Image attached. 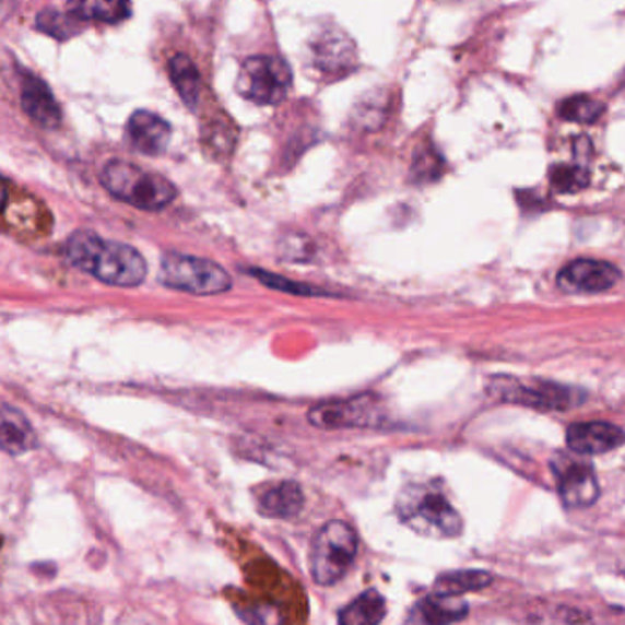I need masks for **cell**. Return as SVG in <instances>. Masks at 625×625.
I'll use <instances>...</instances> for the list:
<instances>
[{"label": "cell", "mask_w": 625, "mask_h": 625, "mask_svg": "<svg viewBox=\"0 0 625 625\" xmlns=\"http://www.w3.org/2000/svg\"><path fill=\"white\" fill-rule=\"evenodd\" d=\"M68 260L105 284L140 285L146 276L145 258L132 246L105 240L92 231H78L67 241Z\"/></svg>", "instance_id": "6da1fadb"}, {"label": "cell", "mask_w": 625, "mask_h": 625, "mask_svg": "<svg viewBox=\"0 0 625 625\" xmlns=\"http://www.w3.org/2000/svg\"><path fill=\"white\" fill-rule=\"evenodd\" d=\"M397 514L404 526L421 536L445 540L463 531V519L441 491L431 485H410L397 497Z\"/></svg>", "instance_id": "7a4b0ae2"}, {"label": "cell", "mask_w": 625, "mask_h": 625, "mask_svg": "<svg viewBox=\"0 0 625 625\" xmlns=\"http://www.w3.org/2000/svg\"><path fill=\"white\" fill-rule=\"evenodd\" d=\"M101 184L114 198L143 211H157L176 198V187L165 176L123 160L107 163L101 173Z\"/></svg>", "instance_id": "3957f363"}, {"label": "cell", "mask_w": 625, "mask_h": 625, "mask_svg": "<svg viewBox=\"0 0 625 625\" xmlns=\"http://www.w3.org/2000/svg\"><path fill=\"white\" fill-rule=\"evenodd\" d=\"M358 540L352 527L333 519L312 540L311 575L319 586L341 580L357 556Z\"/></svg>", "instance_id": "277c9868"}, {"label": "cell", "mask_w": 625, "mask_h": 625, "mask_svg": "<svg viewBox=\"0 0 625 625\" xmlns=\"http://www.w3.org/2000/svg\"><path fill=\"white\" fill-rule=\"evenodd\" d=\"M160 280L173 290L192 295H219L231 290V274L219 263L205 258L168 252L162 260Z\"/></svg>", "instance_id": "5b68a950"}, {"label": "cell", "mask_w": 625, "mask_h": 625, "mask_svg": "<svg viewBox=\"0 0 625 625\" xmlns=\"http://www.w3.org/2000/svg\"><path fill=\"white\" fill-rule=\"evenodd\" d=\"M293 72L279 57L252 56L241 62L236 90L257 105H279L290 94Z\"/></svg>", "instance_id": "8992f818"}, {"label": "cell", "mask_w": 625, "mask_h": 625, "mask_svg": "<svg viewBox=\"0 0 625 625\" xmlns=\"http://www.w3.org/2000/svg\"><path fill=\"white\" fill-rule=\"evenodd\" d=\"M488 390L492 396L502 399L503 402L526 404V406L538 408V410H569L580 404L583 399L581 391L556 385V382L540 380L536 385H523L508 377L494 380Z\"/></svg>", "instance_id": "52a82bcc"}, {"label": "cell", "mask_w": 625, "mask_h": 625, "mask_svg": "<svg viewBox=\"0 0 625 625\" xmlns=\"http://www.w3.org/2000/svg\"><path fill=\"white\" fill-rule=\"evenodd\" d=\"M382 420L379 399L361 396L350 401L326 402L312 408L309 423L319 428H366L379 425Z\"/></svg>", "instance_id": "ba28073f"}, {"label": "cell", "mask_w": 625, "mask_h": 625, "mask_svg": "<svg viewBox=\"0 0 625 625\" xmlns=\"http://www.w3.org/2000/svg\"><path fill=\"white\" fill-rule=\"evenodd\" d=\"M618 268L613 263L580 258L567 263L558 274V285L569 293H600L618 284Z\"/></svg>", "instance_id": "9c48e42d"}, {"label": "cell", "mask_w": 625, "mask_h": 625, "mask_svg": "<svg viewBox=\"0 0 625 625\" xmlns=\"http://www.w3.org/2000/svg\"><path fill=\"white\" fill-rule=\"evenodd\" d=\"M312 64L325 73H346L357 64V48L346 32L328 28L311 43Z\"/></svg>", "instance_id": "30bf717a"}, {"label": "cell", "mask_w": 625, "mask_h": 625, "mask_svg": "<svg viewBox=\"0 0 625 625\" xmlns=\"http://www.w3.org/2000/svg\"><path fill=\"white\" fill-rule=\"evenodd\" d=\"M625 443V434L618 426L603 421L591 423H576L567 431V445L570 450L583 456H600L622 447Z\"/></svg>", "instance_id": "8fae6325"}, {"label": "cell", "mask_w": 625, "mask_h": 625, "mask_svg": "<svg viewBox=\"0 0 625 625\" xmlns=\"http://www.w3.org/2000/svg\"><path fill=\"white\" fill-rule=\"evenodd\" d=\"M556 475H558L559 497L565 507H591L600 497V485L589 464L569 461L556 469Z\"/></svg>", "instance_id": "7c38bea8"}, {"label": "cell", "mask_w": 625, "mask_h": 625, "mask_svg": "<svg viewBox=\"0 0 625 625\" xmlns=\"http://www.w3.org/2000/svg\"><path fill=\"white\" fill-rule=\"evenodd\" d=\"M21 103L30 119L43 129L54 130L61 125L62 113L50 86L34 73H26L21 89Z\"/></svg>", "instance_id": "4fadbf2b"}, {"label": "cell", "mask_w": 625, "mask_h": 625, "mask_svg": "<svg viewBox=\"0 0 625 625\" xmlns=\"http://www.w3.org/2000/svg\"><path fill=\"white\" fill-rule=\"evenodd\" d=\"M130 145L146 156H160L167 151L173 129L165 119L149 110L132 114L127 123Z\"/></svg>", "instance_id": "5bb4252c"}, {"label": "cell", "mask_w": 625, "mask_h": 625, "mask_svg": "<svg viewBox=\"0 0 625 625\" xmlns=\"http://www.w3.org/2000/svg\"><path fill=\"white\" fill-rule=\"evenodd\" d=\"M37 447V436L30 421L17 408L0 402V448L10 456H21Z\"/></svg>", "instance_id": "9a60e30c"}, {"label": "cell", "mask_w": 625, "mask_h": 625, "mask_svg": "<svg viewBox=\"0 0 625 625\" xmlns=\"http://www.w3.org/2000/svg\"><path fill=\"white\" fill-rule=\"evenodd\" d=\"M67 12L81 23L119 24L132 15L129 0H68Z\"/></svg>", "instance_id": "2e32d148"}, {"label": "cell", "mask_w": 625, "mask_h": 625, "mask_svg": "<svg viewBox=\"0 0 625 625\" xmlns=\"http://www.w3.org/2000/svg\"><path fill=\"white\" fill-rule=\"evenodd\" d=\"M302 507H304V492L295 481H284L269 488L260 497V512L269 518H295L300 514Z\"/></svg>", "instance_id": "e0dca14e"}, {"label": "cell", "mask_w": 625, "mask_h": 625, "mask_svg": "<svg viewBox=\"0 0 625 625\" xmlns=\"http://www.w3.org/2000/svg\"><path fill=\"white\" fill-rule=\"evenodd\" d=\"M168 75L173 81L174 89L178 92L179 97L190 110H196L200 105L201 95V75L196 68L194 62L190 61V57L179 54L174 56L168 62Z\"/></svg>", "instance_id": "ac0fdd59"}, {"label": "cell", "mask_w": 625, "mask_h": 625, "mask_svg": "<svg viewBox=\"0 0 625 625\" xmlns=\"http://www.w3.org/2000/svg\"><path fill=\"white\" fill-rule=\"evenodd\" d=\"M417 613L425 625H452L469 614V605L461 598L434 592L417 605Z\"/></svg>", "instance_id": "d6986e66"}, {"label": "cell", "mask_w": 625, "mask_h": 625, "mask_svg": "<svg viewBox=\"0 0 625 625\" xmlns=\"http://www.w3.org/2000/svg\"><path fill=\"white\" fill-rule=\"evenodd\" d=\"M385 616V598L375 589H369L342 609L339 625H379Z\"/></svg>", "instance_id": "ffe728a7"}, {"label": "cell", "mask_w": 625, "mask_h": 625, "mask_svg": "<svg viewBox=\"0 0 625 625\" xmlns=\"http://www.w3.org/2000/svg\"><path fill=\"white\" fill-rule=\"evenodd\" d=\"M491 583L492 576L486 570H452L437 578L434 592L443 597H461L464 592L481 591Z\"/></svg>", "instance_id": "44dd1931"}, {"label": "cell", "mask_w": 625, "mask_h": 625, "mask_svg": "<svg viewBox=\"0 0 625 625\" xmlns=\"http://www.w3.org/2000/svg\"><path fill=\"white\" fill-rule=\"evenodd\" d=\"M603 103L592 99L589 95H573L562 101L558 107L559 118L573 121V123L591 125L602 118Z\"/></svg>", "instance_id": "7402d4cb"}, {"label": "cell", "mask_w": 625, "mask_h": 625, "mask_svg": "<svg viewBox=\"0 0 625 625\" xmlns=\"http://www.w3.org/2000/svg\"><path fill=\"white\" fill-rule=\"evenodd\" d=\"M83 23L72 13L45 10L37 15V30L57 40H68L79 35Z\"/></svg>", "instance_id": "603a6c76"}, {"label": "cell", "mask_w": 625, "mask_h": 625, "mask_svg": "<svg viewBox=\"0 0 625 625\" xmlns=\"http://www.w3.org/2000/svg\"><path fill=\"white\" fill-rule=\"evenodd\" d=\"M203 140L214 154H227L236 143L235 125L227 118L213 119L203 130Z\"/></svg>", "instance_id": "cb8c5ba5"}, {"label": "cell", "mask_w": 625, "mask_h": 625, "mask_svg": "<svg viewBox=\"0 0 625 625\" xmlns=\"http://www.w3.org/2000/svg\"><path fill=\"white\" fill-rule=\"evenodd\" d=\"M551 185L556 192L573 194L589 185V173L583 167L558 165L551 170Z\"/></svg>", "instance_id": "d4e9b609"}, {"label": "cell", "mask_w": 625, "mask_h": 625, "mask_svg": "<svg viewBox=\"0 0 625 625\" xmlns=\"http://www.w3.org/2000/svg\"><path fill=\"white\" fill-rule=\"evenodd\" d=\"M252 274H257L258 279L262 280L263 284L273 287V290L287 291V293H300V295H311V293H317V291L307 287V285H298L296 282H290V280L279 279L274 274L262 273V271H252Z\"/></svg>", "instance_id": "484cf974"}, {"label": "cell", "mask_w": 625, "mask_h": 625, "mask_svg": "<svg viewBox=\"0 0 625 625\" xmlns=\"http://www.w3.org/2000/svg\"><path fill=\"white\" fill-rule=\"evenodd\" d=\"M8 203V185L4 179L0 178V213L4 211Z\"/></svg>", "instance_id": "4316f807"}]
</instances>
